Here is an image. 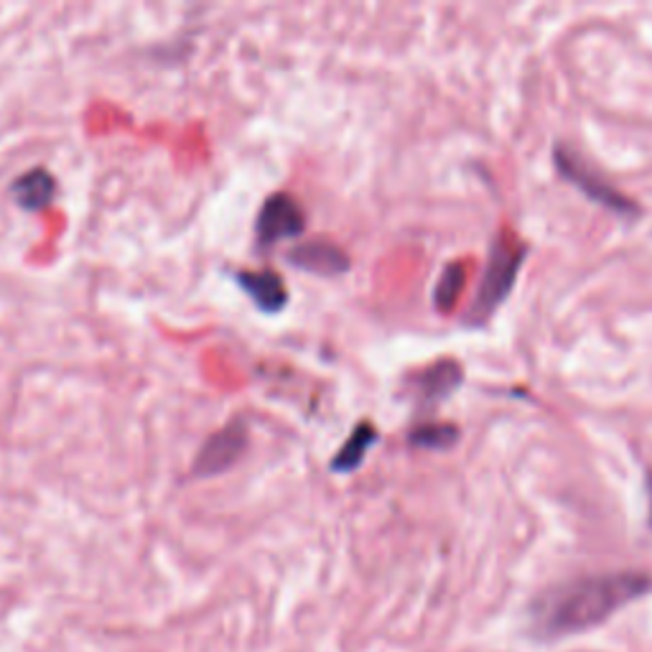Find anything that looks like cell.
I'll return each mask as SVG.
<instances>
[{"instance_id":"5","label":"cell","mask_w":652,"mask_h":652,"mask_svg":"<svg viewBox=\"0 0 652 652\" xmlns=\"http://www.w3.org/2000/svg\"><path fill=\"white\" fill-rule=\"evenodd\" d=\"M303 227H306V212H303L299 200L280 192L268 196L261 215H257V240H261V245L291 240L303 232Z\"/></svg>"},{"instance_id":"12","label":"cell","mask_w":652,"mask_h":652,"mask_svg":"<svg viewBox=\"0 0 652 652\" xmlns=\"http://www.w3.org/2000/svg\"><path fill=\"white\" fill-rule=\"evenodd\" d=\"M464 280H467L464 265L451 263L449 268L442 273V278H438V283H436V291H434L436 306L442 311H449L454 303H457L461 288H464Z\"/></svg>"},{"instance_id":"11","label":"cell","mask_w":652,"mask_h":652,"mask_svg":"<svg viewBox=\"0 0 652 652\" xmlns=\"http://www.w3.org/2000/svg\"><path fill=\"white\" fill-rule=\"evenodd\" d=\"M408 442L419 446V449L446 451L459 442V428L454 423H426V426L413 428Z\"/></svg>"},{"instance_id":"9","label":"cell","mask_w":652,"mask_h":652,"mask_svg":"<svg viewBox=\"0 0 652 652\" xmlns=\"http://www.w3.org/2000/svg\"><path fill=\"white\" fill-rule=\"evenodd\" d=\"M55 192H57L55 177H51L47 169H32L21 173V177L11 184V194L19 207L32 212L47 207V204L55 200Z\"/></svg>"},{"instance_id":"4","label":"cell","mask_w":652,"mask_h":652,"mask_svg":"<svg viewBox=\"0 0 652 652\" xmlns=\"http://www.w3.org/2000/svg\"><path fill=\"white\" fill-rule=\"evenodd\" d=\"M247 449V428L242 421H230L222 431L212 434L196 454L194 469L196 476L222 474L238 461Z\"/></svg>"},{"instance_id":"13","label":"cell","mask_w":652,"mask_h":652,"mask_svg":"<svg viewBox=\"0 0 652 652\" xmlns=\"http://www.w3.org/2000/svg\"><path fill=\"white\" fill-rule=\"evenodd\" d=\"M644 487H648V497H650V526H652V469L644 472Z\"/></svg>"},{"instance_id":"3","label":"cell","mask_w":652,"mask_h":652,"mask_svg":"<svg viewBox=\"0 0 652 652\" xmlns=\"http://www.w3.org/2000/svg\"><path fill=\"white\" fill-rule=\"evenodd\" d=\"M553 158H556V169L564 173L573 186H579L589 200H594L602 204V207L612 209L614 215H621V217L637 215V204L629 200V196L617 192V189H614L609 181H606L602 173L587 161V158L576 154L573 148H566L558 143L556 150H553Z\"/></svg>"},{"instance_id":"8","label":"cell","mask_w":652,"mask_h":652,"mask_svg":"<svg viewBox=\"0 0 652 652\" xmlns=\"http://www.w3.org/2000/svg\"><path fill=\"white\" fill-rule=\"evenodd\" d=\"M461 381H464V373H461V365L454 360H444L431 365L428 370L415 377V393L423 403H438V400L449 398L454 390L459 388Z\"/></svg>"},{"instance_id":"6","label":"cell","mask_w":652,"mask_h":652,"mask_svg":"<svg viewBox=\"0 0 652 652\" xmlns=\"http://www.w3.org/2000/svg\"><path fill=\"white\" fill-rule=\"evenodd\" d=\"M286 257L295 268L318 273V276H337V273L350 270V257L331 242H306V245L293 247Z\"/></svg>"},{"instance_id":"1","label":"cell","mask_w":652,"mask_h":652,"mask_svg":"<svg viewBox=\"0 0 652 652\" xmlns=\"http://www.w3.org/2000/svg\"><path fill=\"white\" fill-rule=\"evenodd\" d=\"M652 589V579L640 571L589 576L553 589L535 604V629L541 637L579 635L609 619L621 606Z\"/></svg>"},{"instance_id":"2","label":"cell","mask_w":652,"mask_h":652,"mask_svg":"<svg viewBox=\"0 0 652 652\" xmlns=\"http://www.w3.org/2000/svg\"><path fill=\"white\" fill-rule=\"evenodd\" d=\"M526 255L528 245L518 238H512V234L503 232L492 240L487 270H484L480 291H476L474 306L469 311L467 322L482 326L499 306H503V301L512 291L515 280H518Z\"/></svg>"},{"instance_id":"10","label":"cell","mask_w":652,"mask_h":652,"mask_svg":"<svg viewBox=\"0 0 652 652\" xmlns=\"http://www.w3.org/2000/svg\"><path fill=\"white\" fill-rule=\"evenodd\" d=\"M377 442V431L373 423H360V426H354L352 436L347 438L342 449L335 459H331V472H354L362 461H365L370 446Z\"/></svg>"},{"instance_id":"7","label":"cell","mask_w":652,"mask_h":652,"mask_svg":"<svg viewBox=\"0 0 652 652\" xmlns=\"http://www.w3.org/2000/svg\"><path fill=\"white\" fill-rule=\"evenodd\" d=\"M238 283L257 309L263 311H280L288 301V291L283 278L276 270H245L238 273Z\"/></svg>"}]
</instances>
